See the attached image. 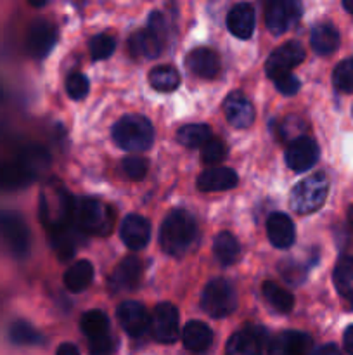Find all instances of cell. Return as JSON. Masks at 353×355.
Here are the masks:
<instances>
[{"instance_id": "obj_1", "label": "cell", "mask_w": 353, "mask_h": 355, "mask_svg": "<svg viewBox=\"0 0 353 355\" xmlns=\"http://www.w3.org/2000/svg\"><path fill=\"white\" fill-rule=\"evenodd\" d=\"M197 236V225L192 215L185 210H173L163 220L159 231V245L170 257H183Z\"/></svg>"}, {"instance_id": "obj_2", "label": "cell", "mask_w": 353, "mask_h": 355, "mask_svg": "<svg viewBox=\"0 0 353 355\" xmlns=\"http://www.w3.org/2000/svg\"><path fill=\"white\" fill-rule=\"evenodd\" d=\"M75 200L59 182H51L40 198V217L48 231H59L73 222Z\"/></svg>"}, {"instance_id": "obj_3", "label": "cell", "mask_w": 353, "mask_h": 355, "mask_svg": "<svg viewBox=\"0 0 353 355\" xmlns=\"http://www.w3.org/2000/svg\"><path fill=\"white\" fill-rule=\"evenodd\" d=\"M113 139L125 151H147L154 142V128L147 118L141 114H127L113 127Z\"/></svg>"}, {"instance_id": "obj_4", "label": "cell", "mask_w": 353, "mask_h": 355, "mask_svg": "<svg viewBox=\"0 0 353 355\" xmlns=\"http://www.w3.org/2000/svg\"><path fill=\"white\" fill-rule=\"evenodd\" d=\"M73 222L78 225L82 232H90V234L104 236L109 234L113 227V211L107 205L93 200V198H82L75 200V208H73Z\"/></svg>"}, {"instance_id": "obj_5", "label": "cell", "mask_w": 353, "mask_h": 355, "mask_svg": "<svg viewBox=\"0 0 353 355\" xmlns=\"http://www.w3.org/2000/svg\"><path fill=\"white\" fill-rule=\"evenodd\" d=\"M329 193V180L324 173H315V175L307 177L301 182L293 187L289 196L291 208L296 214L307 215L314 214L322 205L325 203V198Z\"/></svg>"}, {"instance_id": "obj_6", "label": "cell", "mask_w": 353, "mask_h": 355, "mask_svg": "<svg viewBox=\"0 0 353 355\" xmlns=\"http://www.w3.org/2000/svg\"><path fill=\"white\" fill-rule=\"evenodd\" d=\"M201 307L208 315L224 319L237 307V295L227 279H213L204 286L201 295Z\"/></svg>"}, {"instance_id": "obj_7", "label": "cell", "mask_w": 353, "mask_h": 355, "mask_svg": "<svg viewBox=\"0 0 353 355\" xmlns=\"http://www.w3.org/2000/svg\"><path fill=\"white\" fill-rule=\"evenodd\" d=\"M301 12L300 0H266L265 24L270 33L282 35L300 21Z\"/></svg>"}, {"instance_id": "obj_8", "label": "cell", "mask_w": 353, "mask_h": 355, "mask_svg": "<svg viewBox=\"0 0 353 355\" xmlns=\"http://www.w3.org/2000/svg\"><path fill=\"white\" fill-rule=\"evenodd\" d=\"M149 329L156 342L165 343V345L175 342L179 336V311L175 305L168 304V302L156 305L151 321H149Z\"/></svg>"}, {"instance_id": "obj_9", "label": "cell", "mask_w": 353, "mask_h": 355, "mask_svg": "<svg viewBox=\"0 0 353 355\" xmlns=\"http://www.w3.org/2000/svg\"><path fill=\"white\" fill-rule=\"evenodd\" d=\"M303 59L305 51L300 42H286L269 55L265 62V71L273 80L284 73H291V69L296 68Z\"/></svg>"}, {"instance_id": "obj_10", "label": "cell", "mask_w": 353, "mask_h": 355, "mask_svg": "<svg viewBox=\"0 0 353 355\" xmlns=\"http://www.w3.org/2000/svg\"><path fill=\"white\" fill-rule=\"evenodd\" d=\"M318 146L307 135H298L286 149V163L293 172H307L317 163Z\"/></svg>"}, {"instance_id": "obj_11", "label": "cell", "mask_w": 353, "mask_h": 355, "mask_svg": "<svg viewBox=\"0 0 353 355\" xmlns=\"http://www.w3.org/2000/svg\"><path fill=\"white\" fill-rule=\"evenodd\" d=\"M269 355H314V340L301 331H282L269 343Z\"/></svg>"}, {"instance_id": "obj_12", "label": "cell", "mask_w": 353, "mask_h": 355, "mask_svg": "<svg viewBox=\"0 0 353 355\" xmlns=\"http://www.w3.org/2000/svg\"><path fill=\"white\" fill-rule=\"evenodd\" d=\"M116 315L121 328H123L128 335L134 336V338H138V336H142L149 329V321H151V318H149L144 305L138 304V302H123V304L118 307Z\"/></svg>"}, {"instance_id": "obj_13", "label": "cell", "mask_w": 353, "mask_h": 355, "mask_svg": "<svg viewBox=\"0 0 353 355\" xmlns=\"http://www.w3.org/2000/svg\"><path fill=\"white\" fill-rule=\"evenodd\" d=\"M57 40V31L48 21H35L28 31L26 49L33 58H45Z\"/></svg>"}, {"instance_id": "obj_14", "label": "cell", "mask_w": 353, "mask_h": 355, "mask_svg": "<svg viewBox=\"0 0 353 355\" xmlns=\"http://www.w3.org/2000/svg\"><path fill=\"white\" fill-rule=\"evenodd\" d=\"M120 236L130 250H142L151 239V224L142 215H127L121 222Z\"/></svg>"}, {"instance_id": "obj_15", "label": "cell", "mask_w": 353, "mask_h": 355, "mask_svg": "<svg viewBox=\"0 0 353 355\" xmlns=\"http://www.w3.org/2000/svg\"><path fill=\"white\" fill-rule=\"evenodd\" d=\"M224 113L234 128H248L255 121V107L241 92L228 94L224 103Z\"/></svg>"}, {"instance_id": "obj_16", "label": "cell", "mask_w": 353, "mask_h": 355, "mask_svg": "<svg viewBox=\"0 0 353 355\" xmlns=\"http://www.w3.org/2000/svg\"><path fill=\"white\" fill-rule=\"evenodd\" d=\"M142 276V263L137 257H127L125 260H121L116 266V269L111 274L109 284L111 291L118 293V291H130L134 288H137L138 281Z\"/></svg>"}, {"instance_id": "obj_17", "label": "cell", "mask_w": 353, "mask_h": 355, "mask_svg": "<svg viewBox=\"0 0 353 355\" xmlns=\"http://www.w3.org/2000/svg\"><path fill=\"white\" fill-rule=\"evenodd\" d=\"M265 331L260 328H244L234 333L227 343V355H262Z\"/></svg>"}, {"instance_id": "obj_18", "label": "cell", "mask_w": 353, "mask_h": 355, "mask_svg": "<svg viewBox=\"0 0 353 355\" xmlns=\"http://www.w3.org/2000/svg\"><path fill=\"white\" fill-rule=\"evenodd\" d=\"M256 16L255 7L248 2H239L228 10L227 16V28L234 37L241 40H248L255 31Z\"/></svg>"}, {"instance_id": "obj_19", "label": "cell", "mask_w": 353, "mask_h": 355, "mask_svg": "<svg viewBox=\"0 0 353 355\" xmlns=\"http://www.w3.org/2000/svg\"><path fill=\"white\" fill-rule=\"evenodd\" d=\"M0 236L14 253L21 255L28 250V229L16 215H0Z\"/></svg>"}, {"instance_id": "obj_20", "label": "cell", "mask_w": 353, "mask_h": 355, "mask_svg": "<svg viewBox=\"0 0 353 355\" xmlns=\"http://www.w3.org/2000/svg\"><path fill=\"white\" fill-rule=\"evenodd\" d=\"M266 234L275 248L286 250L293 246L294 239H296V229H294L293 220L286 214L275 211L266 220Z\"/></svg>"}, {"instance_id": "obj_21", "label": "cell", "mask_w": 353, "mask_h": 355, "mask_svg": "<svg viewBox=\"0 0 353 355\" xmlns=\"http://www.w3.org/2000/svg\"><path fill=\"white\" fill-rule=\"evenodd\" d=\"M237 186V173L232 168L217 166L210 168L197 177V189L203 193H218V191H228Z\"/></svg>"}, {"instance_id": "obj_22", "label": "cell", "mask_w": 353, "mask_h": 355, "mask_svg": "<svg viewBox=\"0 0 353 355\" xmlns=\"http://www.w3.org/2000/svg\"><path fill=\"white\" fill-rule=\"evenodd\" d=\"M187 68L194 73L199 78H215L220 69V61H218V55L215 54L211 49H196V51L190 52L185 59Z\"/></svg>"}, {"instance_id": "obj_23", "label": "cell", "mask_w": 353, "mask_h": 355, "mask_svg": "<svg viewBox=\"0 0 353 355\" xmlns=\"http://www.w3.org/2000/svg\"><path fill=\"white\" fill-rule=\"evenodd\" d=\"M182 342L190 352H204L213 343V331L204 322L190 321L183 328Z\"/></svg>"}, {"instance_id": "obj_24", "label": "cell", "mask_w": 353, "mask_h": 355, "mask_svg": "<svg viewBox=\"0 0 353 355\" xmlns=\"http://www.w3.org/2000/svg\"><path fill=\"white\" fill-rule=\"evenodd\" d=\"M130 51L132 54L137 55V58H158L159 52H161V37H158V35L152 30H149V28L135 31L130 37Z\"/></svg>"}, {"instance_id": "obj_25", "label": "cell", "mask_w": 353, "mask_h": 355, "mask_svg": "<svg viewBox=\"0 0 353 355\" xmlns=\"http://www.w3.org/2000/svg\"><path fill=\"white\" fill-rule=\"evenodd\" d=\"M310 44L317 54H332L339 47V31L329 23L317 24L310 33Z\"/></svg>"}, {"instance_id": "obj_26", "label": "cell", "mask_w": 353, "mask_h": 355, "mask_svg": "<svg viewBox=\"0 0 353 355\" xmlns=\"http://www.w3.org/2000/svg\"><path fill=\"white\" fill-rule=\"evenodd\" d=\"M93 279V266L89 260H78L64 274V286L73 293L85 291Z\"/></svg>"}, {"instance_id": "obj_27", "label": "cell", "mask_w": 353, "mask_h": 355, "mask_svg": "<svg viewBox=\"0 0 353 355\" xmlns=\"http://www.w3.org/2000/svg\"><path fill=\"white\" fill-rule=\"evenodd\" d=\"M213 253L221 266L228 267L237 262L241 255V245L230 232H220L213 241Z\"/></svg>"}, {"instance_id": "obj_28", "label": "cell", "mask_w": 353, "mask_h": 355, "mask_svg": "<svg viewBox=\"0 0 353 355\" xmlns=\"http://www.w3.org/2000/svg\"><path fill=\"white\" fill-rule=\"evenodd\" d=\"M332 279L338 293L353 307V257H345L339 260Z\"/></svg>"}, {"instance_id": "obj_29", "label": "cell", "mask_w": 353, "mask_h": 355, "mask_svg": "<svg viewBox=\"0 0 353 355\" xmlns=\"http://www.w3.org/2000/svg\"><path fill=\"white\" fill-rule=\"evenodd\" d=\"M262 291L265 300L269 302V305L273 311L280 312V314H287V312L293 311L294 297L287 290L280 288L279 284L272 283V281H266V283H263Z\"/></svg>"}, {"instance_id": "obj_30", "label": "cell", "mask_w": 353, "mask_h": 355, "mask_svg": "<svg viewBox=\"0 0 353 355\" xmlns=\"http://www.w3.org/2000/svg\"><path fill=\"white\" fill-rule=\"evenodd\" d=\"M149 83L159 92H172L180 85V75L172 66H156L149 71Z\"/></svg>"}, {"instance_id": "obj_31", "label": "cell", "mask_w": 353, "mask_h": 355, "mask_svg": "<svg viewBox=\"0 0 353 355\" xmlns=\"http://www.w3.org/2000/svg\"><path fill=\"white\" fill-rule=\"evenodd\" d=\"M80 328L89 340L97 338L109 333V319L102 311H89L82 315Z\"/></svg>"}, {"instance_id": "obj_32", "label": "cell", "mask_w": 353, "mask_h": 355, "mask_svg": "<svg viewBox=\"0 0 353 355\" xmlns=\"http://www.w3.org/2000/svg\"><path fill=\"white\" fill-rule=\"evenodd\" d=\"M211 139V130L208 125L203 123H194L185 125L176 132V141L185 148H201L204 142Z\"/></svg>"}, {"instance_id": "obj_33", "label": "cell", "mask_w": 353, "mask_h": 355, "mask_svg": "<svg viewBox=\"0 0 353 355\" xmlns=\"http://www.w3.org/2000/svg\"><path fill=\"white\" fill-rule=\"evenodd\" d=\"M332 83L341 92H353V59H345L332 71Z\"/></svg>"}, {"instance_id": "obj_34", "label": "cell", "mask_w": 353, "mask_h": 355, "mask_svg": "<svg viewBox=\"0 0 353 355\" xmlns=\"http://www.w3.org/2000/svg\"><path fill=\"white\" fill-rule=\"evenodd\" d=\"M114 47H116V42H114V38L107 33H100L90 38V55H92V59H96V61H102V59L109 58L114 52Z\"/></svg>"}, {"instance_id": "obj_35", "label": "cell", "mask_w": 353, "mask_h": 355, "mask_svg": "<svg viewBox=\"0 0 353 355\" xmlns=\"http://www.w3.org/2000/svg\"><path fill=\"white\" fill-rule=\"evenodd\" d=\"M10 340L17 345H37L42 340L40 333L28 322L19 321L10 328Z\"/></svg>"}, {"instance_id": "obj_36", "label": "cell", "mask_w": 353, "mask_h": 355, "mask_svg": "<svg viewBox=\"0 0 353 355\" xmlns=\"http://www.w3.org/2000/svg\"><path fill=\"white\" fill-rule=\"evenodd\" d=\"M201 159L208 165H213V163H221L225 158H227V146L220 141V139H213L204 142L201 146Z\"/></svg>"}, {"instance_id": "obj_37", "label": "cell", "mask_w": 353, "mask_h": 355, "mask_svg": "<svg viewBox=\"0 0 353 355\" xmlns=\"http://www.w3.org/2000/svg\"><path fill=\"white\" fill-rule=\"evenodd\" d=\"M66 90H68L69 97L75 101L85 99L89 94V80L82 73H71L66 78Z\"/></svg>"}, {"instance_id": "obj_38", "label": "cell", "mask_w": 353, "mask_h": 355, "mask_svg": "<svg viewBox=\"0 0 353 355\" xmlns=\"http://www.w3.org/2000/svg\"><path fill=\"white\" fill-rule=\"evenodd\" d=\"M121 166H123L125 175L132 180L144 179L145 173H147V168H149L147 162H145L144 158H138V156H128V158L123 159Z\"/></svg>"}, {"instance_id": "obj_39", "label": "cell", "mask_w": 353, "mask_h": 355, "mask_svg": "<svg viewBox=\"0 0 353 355\" xmlns=\"http://www.w3.org/2000/svg\"><path fill=\"white\" fill-rule=\"evenodd\" d=\"M89 352L90 355H113L114 340L111 338L109 333H107V335L89 340Z\"/></svg>"}, {"instance_id": "obj_40", "label": "cell", "mask_w": 353, "mask_h": 355, "mask_svg": "<svg viewBox=\"0 0 353 355\" xmlns=\"http://www.w3.org/2000/svg\"><path fill=\"white\" fill-rule=\"evenodd\" d=\"M273 83H275L277 90L282 92L284 96H294V94L300 90V80H298L293 73H284V75H279L277 78H273Z\"/></svg>"}, {"instance_id": "obj_41", "label": "cell", "mask_w": 353, "mask_h": 355, "mask_svg": "<svg viewBox=\"0 0 353 355\" xmlns=\"http://www.w3.org/2000/svg\"><path fill=\"white\" fill-rule=\"evenodd\" d=\"M343 345H345L346 352L353 355V324L346 328L345 336H343Z\"/></svg>"}, {"instance_id": "obj_42", "label": "cell", "mask_w": 353, "mask_h": 355, "mask_svg": "<svg viewBox=\"0 0 353 355\" xmlns=\"http://www.w3.org/2000/svg\"><path fill=\"white\" fill-rule=\"evenodd\" d=\"M55 355H80V350L78 347L73 345V343H61V345L57 347Z\"/></svg>"}, {"instance_id": "obj_43", "label": "cell", "mask_w": 353, "mask_h": 355, "mask_svg": "<svg viewBox=\"0 0 353 355\" xmlns=\"http://www.w3.org/2000/svg\"><path fill=\"white\" fill-rule=\"evenodd\" d=\"M314 355H341V350H339L334 343H327V345L315 350Z\"/></svg>"}, {"instance_id": "obj_44", "label": "cell", "mask_w": 353, "mask_h": 355, "mask_svg": "<svg viewBox=\"0 0 353 355\" xmlns=\"http://www.w3.org/2000/svg\"><path fill=\"white\" fill-rule=\"evenodd\" d=\"M343 7H345L346 10H348L350 14H353V0H341Z\"/></svg>"}, {"instance_id": "obj_45", "label": "cell", "mask_w": 353, "mask_h": 355, "mask_svg": "<svg viewBox=\"0 0 353 355\" xmlns=\"http://www.w3.org/2000/svg\"><path fill=\"white\" fill-rule=\"evenodd\" d=\"M28 2H30L33 7H42L47 0H28Z\"/></svg>"}, {"instance_id": "obj_46", "label": "cell", "mask_w": 353, "mask_h": 355, "mask_svg": "<svg viewBox=\"0 0 353 355\" xmlns=\"http://www.w3.org/2000/svg\"><path fill=\"white\" fill-rule=\"evenodd\" d=\"M348 220H350V224H352V227H353V205L350 207V210H348Z\"/></svg>"}, {"instance_id": "obj_47", "label": "cell", "mask_w": 353, "mask_h": 355, "mask_svg": "<svg viewBox=\"0 0 353 355\" xmlns=\"http://www.w3.org/2000/svg\"><path fill=\"white\" fill-rule=\"evenodd\" d=\"M352 114H353V111H352Z\"/></svg>"}]
</instances>
